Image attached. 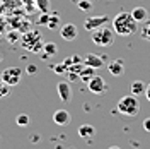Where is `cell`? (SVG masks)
<instances>
[{"label":"cell","instance_id":"obj_1","mask_svg":"<svg viewBox=\"0 0 150 149\" xmlns=\"http://www.w3.org/2000/svg\"><path fill=\"white\" fill-rule=\"evenodd\" d=\"M137 21L133 19L131 12H120L112 19V29L120 36H131L137 33Z\"/></svg>","mask_w":150,"mask_h":149},{"label":"cell","instance_id":"obj_2","mask_svg":"<svg viewBox=\"0 0 150 149\" xmlns=\"http://www.w3.org/2000/svg\"><path fill=\"white\" fill-rule=\"evenodd\" d=\"M114 36H116L114 29L106 26V24L97 29H94V31H91V38H92V41L97 47H111L112 43H114Z\"/></svg>","mask_w":150,"mask_h":149},{"label":"cell","instance_id":"obj_3","mask_svg":"<svg viewBox=\"0 0 150 149\" xmlns=\"http://www.w3.org/2000/svg\"><path fill=\"white\" fill-rule=\"evenodd\" d=\"M118 110L126 115V117H135L137 113L140 112V101H138V96L135 94H128V96H123L121 100L118 101Z\"/></svg>","mask_w":150,"mask_h":149},{"label":"cell","instance_id":"obj_4","mask_svg":"<svg viewBox=\"0 0 150 149\" xmlns=\"http://www.w3.org/2000/svg\"><path fill=\"white\" fill-rule=\"evenodd\" d=\"M21 77H22V69L21 67H9L2 72V81L5 84H9V86L19 84Z\"/></svg>","mask_w":150,"mask_h":149},{"label":"cell","instance_id":"obj_5","mask_svg":"<svg viewBox=\"0 0 150 149\" xmlns=\"http://www.w3.org/2000/svg\"><path fill=\"white\" fill-rule=\"evenodd\" d=\"M87 87H89V91L92 94H103L106 93V89H108V84H106V81H104L101 75H94L92 79L87 82Z\"/></svg>","mask_w":150,"mask_h":149},{"label":"cell","instance_id":"obj_6","mask_svg":"<svg viewBox=\"0 0 150 149\" xmlns=\"http://www.w3.org/2000/svg\"><path fill=\"white\" fill-rule=\"evenodd\" d=\"M108 21H109V17L108 16H94V17H87L84 22V28L91 33V31H94V29L101 28V26H104V24H108Z\"/></svg>","mask_w":150,"mask_h":149},{"label":"cell","instance_id":"obj_7","mask_svg":"<svg viewBox=\"0 0 150 149\" xmlns=\"http://www.w3.org/2000/svg\"><path fill=\"white\" fill-rule=\"evenodd\" d=\"M77 34H79V28L75 26L74 22H67L60 29V36L63 38L65 41H74L77 38Z\"/></svg>","mask_w":150,"mask_h":149},{"label":"cell","instance_id":"obj_8","mask_svg":"<svg viewBox=\"0 0 150 149\" xmlns=\"http://www.w3.org/2000/svg\"><path fill=\"white\" fill-rule=\"evenodd\" d=\"M56 91H58V96H60V100L63 103H70L72 101V86L65 81H62V82H58L56 86Z\"/></svg>","mask_w":150,"mask_h":149},{"label":"cell","instance_id":"obj_9","mask_svg":"<svg viewBox=\"0 0 150 149\" xmlns=\"http://www.w3.org/2000/svg\"><path fill=\"white\" fill-rule=\"evenodd\" d=\"M108 70H109V74L114 75V77L123 75V72H125V64H123V60L116 58V60L109 62V64H108Z\"/></svg>","mask_w":150,"mask_h":149},{"label":"cell","instance_id":"obj_10","mask_svg":"<svg viewBox=\"0 0 150 149\" xmlns=\"http://www.w3.org/2000/svg\"><path fill=\"white\" fill-rule=\"evenodd\" d=\"M70 120H72V117H70V113L67 110H56L53 113V122L56 125H68Z\"/></svg>","mask_w":150,"mask_h":149},{"label":"cell","instance_id":"obj_11","mask_svg":"<svg viewBox=\"0 0 150 149\" xmlns=\"http://www.w3.org/2000/svg\"><path fill=\"white\" fill-rule=\"evenodd\" d=\"M131 16H133V19H135L138 24H142V22H145V21L149 19V10L145 9V7H133Z\"/></svg>","mask_w":150,"mask_h":149},{"label":"cell","instance_id":"obj_12","mask_svg":"<svg viewBox=\"0 0 150 149\" xmlns=\"http://www.w3.org/2000/svg\"><path fill=\"white\" fill-rule=\"evenodd\" d=\"M85 65L94 67V69H101V67L104 65L103 57L94 55V53H89V55H85Z\"/></svg>","mask_w":150,"mask_h":149},{"label":"cell","instance_id":"obj_13","mask_svg":"<svg viewBox=\"0 0 150 149\" xmlns=\"http://www.w3.org/2000/svg\"><path fill=\"white\" fill-rule=\"evenodd\" d=\"M94 75H96V69L94 67H89V65H85L82 70H80V74H79V77L84 81V82H89L91 79H92Z\"/></svg>","mask_w":150,"mask_h":149},{"label":"cell","instance_id":"obj_14","mask_svg":"<svg viewBox=\"0 0 150 149\" xmlns=\"http://www.w3.org/2000/svg\"><path fill=\"white\" fill-rule=\"evenodd\" d=\"M145 89H147V86L142 82V81H135V82H131V94H135V96H138V94H145Z\"/></svg>","mask_w":150,"mask_h":149},{"label":"cell","instance_id":"obj_15","mask_svg":"<svg viewBox=\"0 0 150 149\" xmlns=\"http://www.w3.org/2000/svg\"><path fill=\"white\" fill-rule=\"evenodd\" d=\"M94 134H96V129L92 125H80V129H79V135L80 137H92Z\"/></svg>","mask_w":150,"mask_h":149},{"label":"cell","instance_id":"obj_16","mask_svg":"<svg viewBox=\"0 0 150 149\" xmlns=\"http://www.w3.org/2000/svg\"><path fill=\"white\" fill-rule=\"evenodd\" d=\"M140 36L145 39V41H150V21L147 19L145 22H142L140 28Z\"/></svg>","mask_w":150,"mask_h":149},{"label":"cell","instance_id":"obj_17","mask_svg":"<svg viewBox=\"0 0 150 149\" xmlns=\"http://www.w3.org/2000/svg\"><path fill=\"white\" fill-rule=\"evenodd\" d=\"M43 50H45V55H43V57H50V55H55L56 52H58V47H56L55 43L48 41V43L43 45Z\"/></svg>","mask_w":150,"mask_h":149},{"label":"cell","instance_id":"obj_18","mask_svg":"<svg viewBox=\"0 0 150 149\" xmlns=\"http://www.w3.org/2000/svg\"><path fill=\"white\" fill-rule=\"evenodd\" d=\"M17 125H21V127H26V125H29V117L26 115V113H21V115H17Z\"/></svg>","mask_w":150,"mask_h":149},{"label":"cell","instance_id":"obj_19","mask_svg":"<svg viewBox=\"0 0 150 149\" xmlns=\"http://www.w3.org/2000/svg\"><path fill=\"white\" fill-rule=\"evenodd\" d=\"M58 24H60V17H58V16H51L46 26H48L50 29H55V28H58Z\"/></svg>","mask_w":150,"mask_h":149},{"label":"cell","instance_id":"obj_20","mask_svg":"<svg viewBox=\"0 0 150 149\" xmlns=\"http://www.w3.org/2000/svg\"><path fill=\"white\" fill-rule=\"evenodd\" d=\"M36 2H38V7H39L41 12H48L50 10V2L48 0H36Z\"/></svg>","mask_w":150,"mask_h":149},{"label":"cell","instance_id":"obj_21","mask_svg":"<svg viewBox=\"0 0 150 149\" xmlns=\"http://www.w3.org/2000/svg\"><path fill=\"white\" fill-rule=\"evenodd\" d=\"M91 7H92V4H91L89 0H80V2H79V9L80 10H89Z\"/></svg>","mask_w":150,"mask_h":149},{"label":"cell","instance_id":"obj_22","mask_svg":"<svg viewBox=\"0 0 150 149\" xmlns=\"http://www.w3.org/2000/svg\"><path fill=\"white\" fill-rule=\"evenodd\" d=\"M48 21H50V16H48V12H43V14H41V17H39V24H45V26H46Z\"/></svg>","mask_w":150,"mask_h":149},{"label":"cell","instance_id":"obj_23","mask_svg":"<svg viewBox=\"0 0 150 149\" xmlns=\"http://www.w3.org/2000/svg\"><path fill=\"white\" fill-rule=\"evenodd\" d=\"M26 70H28V74H31V75H34L38 72V67L36 65H33V64H31V65H28L26 67Z\"/></svg>","mask_w":150,"mask_h":149},{"label":"cell","instance_id":"obj_24","mask_svg":"<svg viewBox=\"0 0 150 149\" xmlns=\"http://www.w3.org/2000/svg\"><path fill=\"white\" fill-rule=\"evenodd\" d=\"M143 130H145V132H149V134H150V117L143 120Z\"/></svg>","mask_w":150,"mask_h":149},{"label":"cell","instance_id":"obj_25","mask_svg":"<svg viewBox=\"0 0 150 149\" xmlns=\"http://www.w3.org/2000/svg\"><path fill=\"white\" fill-rule=\"evenodd\" d=\"M145 96H147V100L150 101V84L147 86V89H145Z\"/></svg>","mask_w":150,"mask_h":149},{"label":"cell","instance_id":"obj_26","mask_svg":"<svg viewBox=\"0 0 150 149\" xmlns=\"http://www.w3.org/2000/svg\"><path fill=\"white\" fill-rule=\"evenodd\" d=\"M109 149H121V148H118V146H112V148H109Z\"/></svg>","mask_w":150,"mask_h":149}]
</instances>
